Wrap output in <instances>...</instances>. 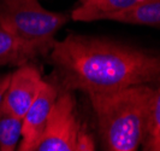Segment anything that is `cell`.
I'll use <instances>...</instances> for the list:
<instances>
[{"instance_id": "6da1fadb", "label": "cell", "mask_w": 160, "mask_h": 151, "mask_svg": "<svg viewBox=\"0 0 160 151\" xmlns=\"http://www.w3.org/2000/svg\"><path fill=\"white\" fill-rule=\"evenodd\" d=\"M49 59L60 89L87 95L160 82V53L83 35L54 42Z\"/></svg>"}, {"instance_id": "7a4b0ae2", "label": "cell", "mask_w": 160, "mask_h": 151, "mask_svg": "<svg viewBox=\"0 0 160 151\" xmlns=\"http://www.w3.org/2000/svg\"><path fill=\"white\" fill-rule=\"evenodd\" d=\"M154 88L132 86L89 94L104 151H138L148 123Z\"/></svg>"}, {"instance_id": "3957f363", "label": "cell", "mask_w": 160, "mask_h": 151, "mask_svg": "<svg viewBox=\"0 0 160 151\" xmlns=\"http://www.w3.org/2000/svg\"><path fill=\"white\" fill-rule=\"evenodd\" d=\"M68 19L65 13L42 8L39 0H0V27L38 57L51 52L54 36Z\"/></svg>"}, {"instance_id": "277c9868", "label": "cell", "mask_w": 160, "mask_h": 151, "mask_svg": "<svg viewBox=\"0 0 160 151\" xmlns=\"http://www.w3.org/2000/svg\"><path fill=\"white\" fill-rule=\"evenodd\" d=\"M81 127L72 92L60 89L35 151H77Z\"/></svg>"}, {"instance_id": "5b68a950", "label": "cell", "mask_w": 160, "mask_h": 151, "mask_svg": "<svg viewBox=\"0 0 160 151\" xmlns=\"http://www.w3.org/2000/svg\"><path fill=\"white\" fill-rule=\"evenodd\" d=\"M59 93L60 87L57 84L45 80L38 97L22 119V135L17 151L36 150Z\"/></svg>"}, {"instance_id": "8992f818", "label": "cell", "mask_w": 160, "mask_h": 151, "mask_svg": "<svg viewBox=\"0 0 160 151\" xmlns=\"http://www.w3.org/2000/svg\"><path fill=\"white\" fill-rule=\"evenodd\" d=\"M45 82L41 72L32 63L17 68L10 76L1 105L18 119H23Z\"/></svg>"}, {"instance_id": "52a82bcc", "label": "cell", "mask_w": 160, "mask_h": 151, "mask_svg": "<svg viewBox=\"0 0 160 151\" xmlns=\"http://www.w3.org/2000/svg\"><path fill=\"white\" fill-rule=\"evenodd\" d=\"M142 0H83L71 13L75 21H100L106 16L125 11Z\"/></svg>"}, {"instance_id": "ba28073f", "label": "cell", "mask_w": 160, "mask_h": 151, "mask_svg": "<svg viewBox=\"0 0 160 151\" xmlns=\"http://www.w3.org/2000/svg\"><path fill=\"white\" fill-rule=\"evenodd\" d=\"M104 19L120 23L160 27V0H142L135 6L106 16Z\"/></svg>"}, {"instance_id": "9c48e42d", "label": "cell", "mask_w": 160, "mask_h": 151, "mask_svg": "<svg viewBox=\"0 0 160 151\" xmlns=\"http://www.w3.org/2000/svg\"><path fill=\"white\" fill-rule=\"evenodd\" d=\"M38 58L36 53L0 27V67L16 65L17 68L30 64Z\"/></svg>"}, {"instance_id": "30bf717a", "label": "cell", "mask_w": 160, "mask_h": 151, "mask_svg": "<svg viewBox=\"0 0 160 151\" xmlns=\"http://www.w3.org/2000/svg\"><path fill=\"white\" fill-rule=\"evenodd\" d=\"M22 135V120L0 105V151H17Z\"/></svg>"}, {"instance_id": "8fae6325", "label": "cell", "mask_w": 160, "mask_h": 151, "mask_svg": "<svg viewBox=\"0 0 160 151\" xmlns=\"http://www.w3.org/2000/svg\"><path fill=\"white\" fill-rule=\"evenodd\" d=\"M142 151H160V86L154 88Z\"/></svg>"}, {"instance_id": "7c38bea8", "label": "cell", "mask_w": 160, "mask_h": 151, "mask_svg": "<svg viewBox=\"0 0 160 151\" xmlns=\"http://www.w3.org/2000/svg\"><path fill=\"white\" fill-rule=\"evenodd\" d=\"M77 151H95V142L93 135L90 134L88 128L82 125L78 134V144Z\"/></svg>"}, {"instance_id": "4fadbf2b", "label": "cell", "mask_w": 160, "mask_h": 151, "mask_svg": "<svg viewBox=\"0 0 160 151\" xmlns=\"http://www.w3.org/2000/svg\"><path fill=\"white\" fill-rule=\"evenodd\" d=\"M10 76H11V74H6V75L0 76V105H1V102H2L5 91H6V88H8V86Z\"/></svg>"}, {"instance_id": "5bb4252c", "label": "cell", "mask_w": 160, "mask_h": 151, "mask_svg": "<svg viewBox=\"0 0 160 151\" xmlns=\"http://www.w3.org/2000/svg\"><path fill=\"white\" fill-rule=\"evenodd\" d=\"M81 1H83V0H81Z\"/></svg>"}]
</instances>
